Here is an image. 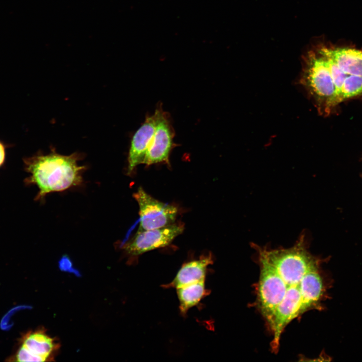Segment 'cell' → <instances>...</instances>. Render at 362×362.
Returning <instances> with one entry per match:
<instances>
[{
  "mask_svg": "<svg viewBox=\"0 0 362 362\" xmlns=\"http://www.w3.org/2000/svg\"><path fill=\"white\" fill-rule=\"evenodd\" d=\"M251 246L259 267L254 305L273 336L271 349L277 352L289 323L307 311L323 309L331 282L322 268L324 261L310 252L305 233L290 247Z\"/></svg>",
  "mask_w": 362,
  "mask_h": 362,
  "instance_id": "cell-1",
  "label": "cell"
},
{
  "mask_svg": "<svg viewBox=\"0 0 362 362\" xmlns=\"http://www.w3.org/2000/svg\"><path fill=\"white\" fill-rule=\"evenodd\" d=\"M80 158L77 153L63 155L52 150L48 154L37 155L25 160L26 169L30 174L28 182L36 185L39 189L37 199L51 192L79 185L85 169V166L78 164Z\"/></svg>",
  "mask_w": 362,
  "mask_h": 362,
  "instance_id": "cell-2",
  "label": "cell"
},
{
  "mask_svg": "<svg viewBox=\"0 0 362 362\" xmlns=\"http://www.w3.org/2000/svg\"><path fill=\"white\" fill-rule=\"evenodd\" d=\"M301 81L325 111L337 105L336 88L326 61L317 49L306 55Z\"/></svg>",
  "mask_w": 362,
  "mask_h": 362,
  "instance_id": "cell-3",
  "label": "cell"
},
{
  "mask_svg": "<svg viewBox=\"0 0 362 362\" xmlns=\"http://www.w3.org/2000/svg\"><path fill=\"white\" fill-rule=\"evenodd\" d=\"M153 115L154 132L142 164L150 165L164 163L169 165V154L176 146L173 142L174 131L170 117L169 113L163 110L161 105L157 106Z\"/></svg>",
  "mask_w": 362,
  "mask_h": 362,
  "instance_id": "cell-4",
  "label": "cell"
},
{
  "mask_svg": "<svg viewBox=\"0 0 362 362\" xmlns=\"http://www.w3.org/2000/svg\"><path fill=\"white\" fill-rule=\"evenodd\" d=\"M133 196L139 208L140 225L138 231L158 228L174 223L178 211L175 206L155 199L141 187Z\"/></svg>",
  "mask_w": 362,
  "mask_h": 362,
  "instance_id": "cell-5",
  "label": "cell"
},
{
  "mask_svg": "<svg viewBox=\"0 0 362 362\" xmlns=\"http://www.w3.org/2000/svg\"><path fill=\"white\" fill-rule=\"evenodd\" d=\"M20 346L13 360L16 361H51L59 343L47 335L44 329L29 331L21 337Z\"/></svg>",
  "mask_w": 362,
  "mask_h": 362,
  "instance_id": "cell-6",
  "label": "cell"
},
{
  "mask_svg": "<svg viewBox=\"0 0 362 362\" xmlns=\"http://www.w3.org/2000/svg\"><path fill=\"white\" fill-rule=\"evenodd\" d=\"M184 230V225L173 223L158 228L137 231L124 248L128 254L138 255L168 245Z\"/></svg>",
  "mask_w": 362,
  "mask_h": 362,
  "instance_id": "cell-7",
  "label": "cell"
},
{
  "mask_svg": "<svg viewBox=\"0 0 362 362\" xmlns=\"http://www.w3.org/2000/svg\"><path fill=\"white\" fill-rule=\"evenodd\" d=\"M154 115L146 116L145 121L133 136L128 155V173L130 174L139 164H142L154 134Z\"/></svg>",
  "mask_w": 362,
  "mask_h": 362,
  "instance_id": "cell-8",
  "label": "cell"
},
{
  "mask_svg": "<svg viewBox=\"0 0 362 362\" xmlns=\"http://www.w3.org/2000/svg\"><path fill=\"white\" fill-rule=\"evenodd\" d=\"M320 49L347 74L362 76V51L347 48L321 47Z\"/></svg>",
  "mask_w": 362,
  "mask_h": 362,
  "instance_id": "cell-9",
  "label": "cell"
},
{
  "mask_svg": "<svg viewBox=\"0 0 362 362\" xmlns=\"http://www.w3.org/2000/svg\"><path fill=\"white\" fill-rule=\"evenodd\" d=\"M210 255L202 256L199 259L183 265L173 281L167 286L178 288L180 287L205 280L207 267L212 264Z\"/></svg>",
  "mask_w": 362,
  "mask_h": 362,
  "instance_id": "cell-10",
  "label": "cell"
},
{
  "mask_svg": "<svg viewBox=\"0 0 362 362\" xmlns=\"http://www.w3.org/2000/svg\"><path fill=\"white\" fill-rule=\"evenodd\" d=\"M179 302V309L182 314L196 305L206 295L205 280L184 286L176 289Z\"/></svg>",
  "mask_w": 362,
  "mask_h": 362,
  "instance_id": "cell-11",
  "label": "cell"
},
{
  "mask_svg": "<svg viewBox=\"0 0 362 362\" xmlns=\"http://www.w3.org/2000/svg\"><path fill=\"white\" fill-rule=\"evenodd\" d=\"M362 94V76L347 74L343 82L340 96V103Z\"/></svg>",
  "mask_w": 362,
  "mask_h": 362,
  "instance_id": "cell-12",
  "label": "cell"
},
{
  "mask_svg": "<svg viewBox=\"0 0 362 362\" xmlns=\"http://www.w3.org/2000/svg\"><path fill=\"white\" fill-rule=\"evenodd\" d=\"M317 50L324 57L326 61L327 66L336 88L337 103L338 104L340 103V96L341 88L344 79L347 74L339 67L331 57L323 53L320 48L317 49Z\"/></svg>",
  "mask_w": 362,
  "mask_h": 362,
  "instance_id": "cell-13",
  "label": "cell"
},
{
  "mask_svg": "<svg viewBox=\"0 0 362 362\" xmlns=\"http://www.w3.org/2000/svg\"><path fill=\"white\" fill-rule=\"evenodd\" d=\"M58 264L60 270L73 273L76 276H80V273L73 267L72 261L68 256L64 255L61 257Z\"/></svg>",
  "mask_w": 362,
  "mask_h": 362,
  "instance_id": "cell-14",
  "label": "cell"
},
{
  "mask_svg": "<svg viewBox=\"0 0 362 362\" xmlns=\"http://www.w3.org/2000/svg\"><path fill=\"white\" fill-rule=\"evenodd\" d=\"M5 158V148L3 145L0 142V166L4 162Z\"/></svg>",
  "mask_w": 362,
  "mask_h": 362,
  "instance_id": "cell-15",
  "label": "cell"
}]
</instances>
